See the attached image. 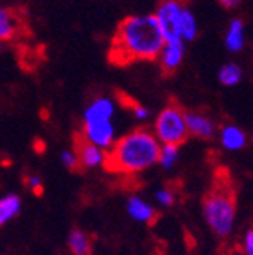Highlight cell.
Masks as SVG:
<instances>
[{
	"label": "cell",
	"instance_id": "cell-1",
	"mask_svg": "<svg viewBox=\"0 0 253 255\" xmlns=\"http://www.w3.org/2000/svg\"><path fill=\"white\" fill-rule=\"evenodd\" d=\"M164 43V35L155 15H131L115 30L109 59L117 66H128L135 61H153L160 56Z\"/></svg>",
	"mask_w": 253,
	"mask_h": 255
},
{
	"label": "cell",
	"instance_id": "cell-2",
	"mask_svg": "<svg viewBox=\"0 0 253 255\" xmlns=\"http://www.w3.org/2000/svg\"><path fill=\"white\" fill-rule=\"evenodd\" d=\"M160 141L149 129H135L114 141L106 150L108 170L123 175H135L158 163Z\"/></svg>",
	"mask_w": 253,
	"mask_h": 255
},
{
	"label": "cell",
	"instance_id": "cell-3",
	"mask_svg": "<svg viewBox=\"0 0 253 255\" xmlns=\"http://www.w3.org/2000/svg\"><path fill=\"white\" fill-rule=\"evenodd\" d=\"M203 216L217 236H228L235 223L234 191L225 185L214 188L203 202Z\"/></svg>",
	"mask_w": 253,
	"mask_h": 255
},
{
	"label": "cell",
	"instance_id": "cell-4",
	"mask_svg": "<svg viewBox=\"0 0 253 255\" xmlns=\"http://www.w3.org/2000/svg\"><path fill=\"white\" fill-rule=\"evenodd\" d=\"M153 135L160 141V144L180 146L188 137L185 111L176 104L166 107L155 120Z\"/></svg>",
	"mask_w": 253,
	"mask_h": 255
},
{
	"label": "cell",
	"instance_id": "cell-5",
	"mask_svg": "<svg viewBox=\"0 0 253 255\" xmlns=\"http://www.w3.org/2000/svg\"><path fill=\"white\" fill-rule=\"evenodd\" d=\"M182 5L177 0H164V2L158 6L155 18L160 24V29L164 35L166 43H176L182 41L179 34V17H180Z\"/></svg>",
	"mask_w": 253,
	"mask_h": 255
},
{
	"label": "cell",
	"instance_id": "cell-6",
	"mask_svg": "<svg viewBox=\"0 0 253 255\" xmlns=\"http://www.w3.org/2000/svg\"><path fill=\"white\" fill-rule=\"evenodd\" d=\"M79 137L103 150H109L115 141V128L111 120L88 123L84 125V131Z\"/></svg>",
	"mask_w": 253,
	"mask_h": 255
},
{
	"label": "cell",
	"instance_id": "cell-7",
	"mask_svg": "<svg viewBox=\"0 0 253 255\" xmlns=\"http://www.w3.org/2000/svg\"><path fill=\"white\" fill-rule=\"evenodd\" d=\"M76 155L79 159V166L85 169H94L105 166L106 161V150L94 146L85 140H82L79 135L76 138Z\"/></svg>",
	"mask_w": 253,
	"mask_h": 255
},
{
	"label": "cell",
	"instance_id": "cell-8",
	"mask_svg": "<svg viewBox=\"0 0 253 255\" xmlns=\"http://www.w3.org/2000/svg\"><path fill=\"white\" fill-rule=\"evenodd\" d=\"M24 27V20L15 9L0 8V41L15 40L21 29Z\"/></svg>",
	"mask_w": 253,
	"mask_h": 255
},
{
	"label": "cell",
	"instance_id": "cell-9",
	"mask_svg": "<svg viewBox=\"0 0 253 255\" xmlns=\"http://www.w3.org/2000/svg\"><path fill=\"white\" fill-rule=\"evenodd\" d=\"M185 123L188 134H193L199 138H212L217 132L214 120L200 113H185Z\"/></svg>",
	"mask_w": 253,
	"mask_h": 255
},
{
	"label": "cell",
	"instance_id": "cell-10",
	"mask_svg": "<svg viewBox=\"0 0 253 255\" xmlns=\"http://www.w3.org/2000/svg\"><path fill=\"white\" fill-rule=\"evenodd\" d=\"M183 56H185L183 41H176V43H164V47L158 59H160L163 72L170 75L180 67Z\"/></svg>",
	"mask_w": 253,
	"mask_h": 255
},
{
	"label": "cell",
	"instance_id": "cell-11",
	"mask_svg": "<svg viewBox=\"0 0 253 255\" xmlns=\"http://www.w3.org/2000/svg\"><path fill=\"white\" fill-rule=\"evenodd\" d=\"M115 113L114 102L108 98H99L92 101L84 113V125L111 120Z\"/></svg>",
	"mask_w": 253,
	"mask_h": 255
},
{
	"label": "cell",
	"instance_id": "cell-12",
	"mask_svg": "<svg viewBox=\"0 0 253 255\" xmlns=\"http://www.w3.org/2000/svg\"><path fill=\"white\" fill-rule=\"evenodd\" d=\"M225 44L229 52L237 53L244 49L246 44V32H244V23L240 18H234L229 23V27L226 30Z\"/></svg>",
	"mask_w": 253,
	"mask_h": 255
},
{
	"label": "cell",
	"instance_id": "cell-13",
	"mask_svg": "<svg viewBox=\"0 0 253 255\" xmlns=\"http://www.w3.org/2000/svg\"><path fill=\"white\" fill-rule=\"evenodd\" d=\"M220 140L228 150H240L246 146L247 137L243 129L235 125H226L220 131Z\"/></svg>",
	"mask_w": 253,
	"mask_h": 255
},
{
	"label": "cell",
	"instance_id": "cell-14",
	"mask_svg": "<svg viewBox=\"0 0 253 255\" xmlns=\"http://www.w3.org/2000/svg\"><path fill=\"white\" fill-rule=\"evenodd\" d=\"M128 213L134 220L143 223H152L156 217L155 208L138 196H132L128 201Z\"/></svg>",
	"mask_w": 253,
	"mask_h": 255
},
{
	"label": "cell",
	"instance_id": "cell-15",
	"mask_svg": "<svg viewBox=\"0 0 253 255\" xmlns=\"http://www.w3.org/2000/svg\"><path fill=\"white\" fill-rule=\"evenodd\" d=\"M197 20L194 17V14L189 11L188 8L182 6L180 11V17H179V34H180V40L185 41H193L197 37Z\"/></svg>",
	"mask_w": 253,
	"mask_h": 255
},
{
	"label": "cell",
	"instance_id": "cell-16",
	"mask_svg": "<svg viewBox=\"0 0 253 255\" xmlns=\"http://www.w3.org/2000/svg\"><path fill=\"white\" fill-rule=\"evenodd\" d=\"M21 208V201L17 195H8L0 199V227L14 219Z\"/></svg>",
	"mask_w": 253,
	"mask_h": 255
},
{
	"label": "cell",
	"instance_id": "cell-17",
	"mask_svg": "<svg viewBox=\"0 0 253 255\" xmlns=\"http://www.w3.org/2000/svg\"><path fill=\"white\" fill-rule=\"evenodd\" d=\"M69 248L73 255H91V242L89 237L81 231L73 230L69 236Z\"/></svg>",
	"mask_w": 253,
	"mask_h": 255
},
{
	"label": "cell",
	"instance_id": "cell-18",
	"mask_svg": "<svg viewBox=\"0 0 253 255\" xmlns=\"http://www.w3.org/2000/svg\"><path fill=\"white\" fill-rule=\"evenodd\" d=\"M218 79H220L221 84L226 85V87H234V85L241 82L243 70H241V67L238 66V64L228 62V64H225V66L220 69Z\"/></svg>",
	"mask_w": 253,
	"mask_h": 255
},
{
	"label": "cell",
	"instance_id": "cell-19",
	"mask_svg": "<svg viewBox=\"0 0 253 255\" xmlns=\"http://www.w3.org/2000/svg\"><path fill=\"white\" fill-rule=\"evenodd\" d=\"M179 159V146L174 144H163L158 153V163H160L166 170L171 169Z\"/></svg>",
	"mask_w": 253,
	"mask_h": 255
},
{
	"label": "cell",
	"instance_id": "cell-20",
	"mask_svg": "<svg viewBox=\"0 0 253 255\" xmlns=\"http://www.w3.org/2000/svg\"><path fill=\"white\" fill-rule=\"evenodd\" d=\"M61 161L69 169L79 167V159H78V155H76L75 150H64V152H62L61 153Z\"/></svg>",
	"mask_w": 253,
	"mask_h": 255
},
{
	"label": "cell",
	"instance_id": "cell-21",
	"mask_svg": "<svg viewBox=\"0 0 253 255\" xmlns=\"http://www.w3.org/2000/svg\"><path fill=\"white\" fill-rule=\"evenodd\" d=\"M155 198L158 201V204H161L163 207H170L173 202H174V195H173V191L170 190H158L156 193H155Z\"/></svg>",
	"mask_w": 253,
	"mask_h": 255
},
{
	"label": "cell",
	"instance_id": "cell-22",
	"mask_svg": "<svg viewBox=\"0 0 253 255\" xmlns=\"http://www.w3.org/2000/svg\"><path fill=\"white\" fill-rule=\"evenodd\" d=\"M132 113H134L135 119H138V120H146L149 117V110L141 107V105H138V104L132 105Z\"/></svg>",
	"mask_w": 253,
	"mask_h": 255
},
{
	"label": "cell",
	"instance_id": "cell-23",
	"mask_svg": "<svg viewBox=\"0 0 253 255\" xmlns=\"http://www.w3.org/2000/svg\"><path fill=\"white\" fill-rule=\"evenodd\" d=\"M244 252L246 255H253V231L249 230L244 237Z\"/></svg>",
	"mask_w": 253,
	"mask_h": 255
},
{
	"label": "cell",
	"instance_id": "cell-24",
	"mask_svg": "<svg viewBox=\"0 0 253 255\" xmlns=\"http://www.w3.org/2000/svg\"><path fill=\"white\" fill-rule=\"evenodd\" d=\"M26 184H27L30 188H32L34 191H40V190H41V179H40V176H37V175L29 176L27 181H26Z\"/></svg>",
	"mask_w": 253,
	"mask_h": 255
},
{
	"label": "cell",
	"instance_id": "cell-25",
	"mask_svg": "<svg viewBox=\"0 0 253 255\" xmlns=\"http://www.w3.org/2000/svg\"><path fill=\"white\" fill-rule=\"evenodd\" d=\"M217 2L226 9H235L237 6L241 5L243 0H217Z\"/></svg>",
	"mask_w": 253,
	"mask_h": 255
}]
</instances>
